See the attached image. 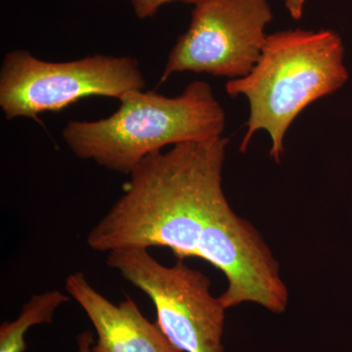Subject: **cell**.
Returning <instances> with one entry per match:
<instances>
[{
    "label": "cell",
    "mask_w": 352,
    "mask_h": 352,
    "mask_svg": "<svg viewBox=\"0 0 352 352\" xmlns=\"http://www.w3.org/2000/svg\"><path fill=\"white\" fill-rule=\"evenodd\" d=\"M119 109L95 122L71 120L62 136L76 157L129 175L146 157L168 145L221 138L226 113L208 82L197 80L176 97L133 90Z\"/></svg>",
    "instance_id": "obj_3"
},
{
    "label": "cell",
    "mask_w": 352,
    "mask_h": 352,
    "mask_svg": "<svg viewBox=\"0 0 352 352\" xmlns=\"http://www.w3.org/2000/svg\"><path fill=\"white\" fill-rule=\"evenodd\" d=\"M107 264L149 296L157 323L183 352H224L226 308L210 292V278L183 261L166 266L148 249L108 252Z\"/></svg>",
    "instance_id": "obj_5"
},
{
    "label": "cell",
    "mask_w": 352,
    "mask_h": 352,
    "mask_svg": "<svg viewBox=\"0 0 352 352\" xmlns=\"http://www.w3.org/2000/svg\"><path fill=\"white\" fill-rule=\"evenodd\" d=\"M227 145L221 136L146 157L87 245L100 252L163 247L178 261L197 258L212 219L228 204L222 189Z\"/></svg>",
    "instance_id": "obj_1"
},
{
    "label": "cell",
    "mask_w": 352,
    "mask_h": 352,
    "mask_svg": "<svg viewBox=\"0 0 352 352\" xmlns=\"http://www.w3.org/2000/svg\"><path fill=\"white\" fill-rule=\"evenodd\" d=\"M307 0H285V6L294 20L302 19Z\"/></svg>",
    "instance_id": "obj_10"
},
{
    "label": "cell",
    "mask_w": 352,
    "mask_h": 352,
    "mask_svg": "<svg viewBox=\"0 0 352 352\" xmlns=\"http://www.w3.org/2000/svg\"><path fill=\"white\" fill-rule=\"evenodd\" d=\"M144 76L135 58L96 54L69 62H48L27 50L7 53L0 68V108L7 120L36 119L60 112L92 96L120 99L143 90Z\"/></svg>",
    "instance_id": "obj_4"
},
{
    "label": "cell",
    "mask_w": 352,
    "mask_h": 352,
    "mask_svg": "<svg viewBox=\"0 0 352 352\" xmlns=\"http://www.w3.org/2000/svg\"><path fill=\"white\" fill-rule=\"evenodd\" d=\"M342 38L332 30L296 29L267 34L261 56L248 75L229 80L227 94L249 101L247 132L240 150L265 131L270 156L280 164L289 126L315 101L344 87L349 73Z\"/></svg>",
    "instance_id": "obj_2"
},
{
    "label": "cell",
    "mask_w": 352,
    "mask_h": 352,
    "mask_svg": "<svg viewBox=\"0 0 352 352\" xmlns=\"http://www.w3.org/2000/svg\"><path fill=\"white\" fill-rule=\"evenodd\" d=\"M67 293L78 303L96 331L92 352H183L164 335L157 323L143 316L127 298L118 305L101 295L85 273H72L65 282Z\"/></svg>",
    "instance_id": "obj_7"
},
{
    "label": "cell",
    "mask_w": 352,
    "mask_h": 352,
    "mask_svg": "<svg viewBox=\"0 0 352 352\" xmlns=\"http://www.w3.org/2000/svg\"><path fill=\"white\" fill-rule=\"evenodd\" d=\"M180 1L194 6L203 3L206 0H131L132 8L136 17L140 20L154 17L164 6L173 2Z\"/></svg>",
    "instance_id": "obj_9"
},
{
    "label": "cell",
    "mask_w": 352,
    "mask_h": 352,
    "mask_svg": "<svg viewBox=\"0 0 352 352\" xmlns=\"http://www.w3.org/2000/svg\"><path fill=\"white\" fill-rule=\"evenodd\" d=\"M71 296L58 289L32 296L23 305L19 316L0 326V352H25V335L29 329L41 324L52 323L57 308L69 302Z\"/></svg>",
    "instance_id": "obj_8"
},
{
    "label": "cell",
    "mask_w": 352,
    "mask_h": 352,
    "mask_svg": "<svg viewBox=\"0 0 352 352\" xmlns=\"http://www.w3.org/2000/svg\"><path fill=\"white\" fill-rule=\"evenodd\" d=\"M94 344V333L87 331L78 337V352H92Z\"/></svg>",
    "instance_id": "obj_11"
},
{
    "label": "cell",
    "mask_w": 352,
    "mask_h": 352,
    "mask_svg": "<svg viewBox=\"0 0 352 352\" xmlns=\"http://www.w3.org/2000/svg\"><path fill=\"white\" fill-rule=\"evenodd\" d=\"M272 20L268 0H206L170 50L161 82L183 72L243 78L258 62Z\"/></svg>",
    "instance_id": "obj_6"
}]
</instances>
